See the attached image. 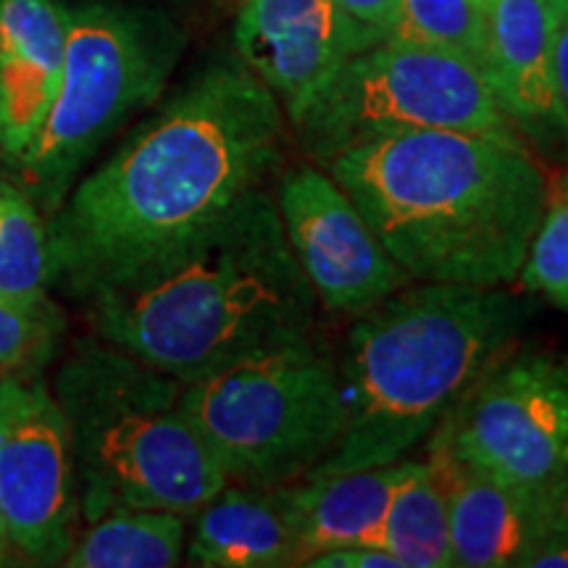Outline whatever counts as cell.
Returning a JSON list of instances; mask_svg holds the SVG:
<instances>
[{
    "label": "cell",
    "instance_id": "4316f807",
    "mask_svg": "<svg viewBox=\"0 0 568 568\" xmlns=\"http://www.w3.org/2000/svg\"><path fill=\"white\" fill-rule=\"evenodd\" d=\"M556 77H558L560 101H564L566 113H568V19L560 21L556 32Z\"/></svg>",
    "mask_w": 568,
    "mask_h": 568
},
{
    "label": "cell",
    "instance_id": "484cf974",
    "mask_svg": "<svg viewBox=\"0 0 568 568\" xmlns=\"http://www.w3.org/2000/svg\"><path fill=\"white\" fill-rule=\"evenodd\" d=\"M339 9L351 13L358 21H364L368 27H376V30L387 32L393 27L397 0H335Z\"/></svg>",
    "mask_w": 568,
    "mask_h": 568
},
{
    "label": "cell",
    "instance_id": "44dd1931",
    "mask_svg": "<svg viewBox=\"0 0 568 568\" xmlns=\"http://www.w3.org/2000/svg\"><path fill=\"white\" fill-rule=\"evenodd\" d=\"M387 38L439 48L485 69V0H397Z\"/></svg>",
    "mask_w": 568,
    "mask_h": 568
},
{
    "label": "cell",
    "instance_id": "ffe728a7",
    "mask_svg": "<svg viewBox=\"0 0 568 568\" xmlns=\"http://www.w3.org/2000/svg\"><path fill=\"white\" fill-rule=\"evenodd\" d=\"M51 287L48 234L40 209L9 182L0 209V301L40 303Z\"/></svg>",
    "mask_w": 568,
    "mask_h": 568
},
{
    "label": "cell",
    "instance_id": "30bf717a",
    "mask_svg": "<svg viewBox=\"0 0 568 568\" xmlns=\"http://www.w3.org/2000/svg\"><path fill=\"white\" fill-rule=\"evenodd\" d=\"M0 506L11 545L59 566L80 535L67 418L40 374L0 376Z\"/></svg>",
    "mask_w": 568,
    "mask_h": 568
},
{
    "label": "cell",
    "instance_id": "d6a6232c",
    "mask_svg": "<svg viewBox=\"0 0 568 568\" xmlns=\"http://www.w3.org/2000/svg\"><path fill=\"white\" fill-rule=\"evenodd\" d=\"M485 3H487V0H485Z\"/></svg>",
    "mask_w": 568,
    "mask_h": 568
},
{
    "label": "cell",
    "instance_id": "f1b7e54d",
    "mask_svg": "<svg viewBox=\"0 0 568 568\" xmlns=\"http://www.w3.org/2000/svg\"><path fill=\"white\" fill-rule=\"evenodd\" d=\"M545 3L550 6V11L556 13L558 17V21H564V19H568V0H545Z\"/></svg>",
    "mask_w": 568,
    "mask_h": 568
},
{
    "label": "cell",
    "instance_id": "8992f818",
    "mask_svg": "<svg viewBox=\"0 0 568 568\" xmlns=\"http://www.w3.org/2000/svg\"><path fill=\"white\" fill-rule=\"evenodd\" d=\"M182 48V30L161 11L103 0L67 9L59 92L11 166L42 213L53 216L105 142L159 101Z\"/></svg>",
    "mask_w": 568,
    "mask_h": 568
},
{
    "label": "cell",
    "instance_id": "8fae6325",
    "mask_svg": "<svg viewBox=\"0 0 568 568\" xmlns=\"http://www.w3.org/2000/svg\"><path fill=\"white\" fill-rule=\"evenodd\" d=\"M274 197L295 261L324 311L355 318L414 282L326 169H282Z\"/></svg>",
    "mask_w": 568,
    "mask_h": 568
},
{
    "label": "cell",
    "instance_id": "d4e9b609",
    "mask_svg": "<svg viewBox=\"0 0 568 568\" xmlns=\"http://www.w3.org/2000/svg\"><path fill=\"white\" fill-rule=\"evenodd\" d=\"M303 568H403L393 552L382 545H339V548L316 552Z\"/></svg>",
    "mask_w": 568,
    "mask_h": 568
},
{
    "label": "cell",
    "instance_id": "cb8c5ba5",
    "mask_svg": "<svg viewBox=\"0 0 568 568\" xmlns=\"http://www.w3.org/2000/svg\"><path fill=\"white\" fill-rule=\"evenodd\" d=\"M516 568H568V503L548 527L539 531Z\"/></svg>",
    "mask_w": 568,
    "mask_h": 568
},
{
    "label": "cell",
    "instance_id": "9c48e42d",
    "mask_svg": "<svg viewBox=\"0 0 568 568\" xmlns=\"http://www.w3.org/2000/svg\"><path fill=\"white\" fill-rule=\"evenodd\" d=\"M429 439L510 485L568 481V368L542 353H506Z\"/></svg>",
    "mask_w": 568,
    "mask_h": 568
},
{
    "label": "cell",
    "instance_id": "6da1fadb",
    "mask_svg": "<svg viewBox=\"0 0 568 568\" xmlns=\"http://www.w3.org/2000/svg\"><path fill=\"white\" fill-rule=\"evenodd\" d=\"M290 124L240 55L205 63L48 216L51 287L88 301L280 176Z\"/></svg>",
    "mask_w": 568,
    "mask_h": 568
},
{
    "label": "cell",
    "instance_id": "2e32d148",
    "mask_svg": "<svg viewBox=\"0 0 568 568\" xmlns=\"http://www.w3.org/2000/svg\"><path fill=\"white\" fill-rule=\"evenodd\" d=\"M414 460L410 456L387 466L303 477L276 487L303 564L339 545H376L395 489L410 474Z\"/></svg>",
    "mask_w": 568,
    "mask_h": 568
},
{
    "label": "cell",
    "instance_id": "277c9868",
    "mask_svg": "<svg viewBox=\"0 0 568 568\" xmlns=\"http://www.w3.org/2000/svg\"><path fill=\"white\" fill-rule=\"evenodd\" d=\"M531 316L503 287L410 282L353 318L337 355L345 429L308 477L387 466L429 443Z\"/></svg>",
    "mask_w": 568,
    "mask_h": 568
},
{
    "label": "cell",
    "instance_id": "603a6c76",
    "mask_svg": "<svg viewBox=\"0 0 568 568\" xmlns=\"http://www.w3.org/2000/svg\"><path fill=\"white\" fill-rule=\"evenodd\" d=\"M518 282L529 293L542 295L558 308L568 311V201L560 197L548 203L535 237H531L527 258H524Z\"/></svg>",
    "mask_w": 568,
    "mask_h": 568
},
{
    "label": "cell",
    "instance_id": "4dcf8cb0",
    "mask_svg": "<svg viewBox=\"0 0 568 568\" xmlns=\"http://www.w3.org/2000/svg\"><path fill=\"white\" fill-rule=\"evenodd\" d=\"M3 374H6V372H3V368H0V376H3Z\"/></svg>",
    "mask_w": 568,
    "mask_h": 568
},
{
    "label": "cell",
    "instance_id": "e0dca14e",
    "mask_svg": "<svg viewBox=\"0 0 568 568\" xmlns=\"http://www.w3.org/2000/svg\"><path fill=\"white\" fill-rule=\"evenodd\" d=\"M184 558L203 568L301 566V548L276 487L226 481L193 514Z\"/></svg>",
    "mask_w": 568,
    "mask_h": 568
},
{
    "label": "cell",
    "instance_id": "52a82bcc",
    "mask_svg": "<svg viewBox=\"0 0 568 568\" xmlns=\"http://www.w3.org/2000/svg\"><path fill=\"white\" fill-rule=\"evenodd\" d=\"M182 410L230 481L280 487L308 477L345 429L339 364L322 335L184 382Z\"/></svg>",
    "mask_w": 568,
    "mask_h": 568
},
{
    "label": "cell",
    "instance_id": "d6986e66",
    "mask_svg": "<svg viewBox=\"0 0 568 568\" xmlns=\"http://www.w3.org/2000/svg\"><path fill=\"white\" fill-rule=\"evenodd\" d=\"M187 550V516L132 508L88 521L67 552V568H172Z\"/></svg>",
    "mask_w": 568,
    "mask_h": 568
},
{
    "label": "cell",
    "instance_id": "ac0fdd59",
    "mask_svg": "<svg viewBox=\"0 0 568 568\" xmlns=\"http://www.w3.org/2000/svg\"><path fill=\"white\" fill-rule=\"evenodd\" d=\"M376 545L403 568H456L450 539V489L443 460L426 450L395 489Z\"/></svg>",
    "mask_w": 568,
    "mask_h": 568
},
{
    "label": "cell",
    "instance_id": "7a4b0ae2",
    "mask_svg": "<svg viewBox=\"0 0 568 568\" xmlns=\"http://www.w3.org/2000/svg\"><path fill=\"white\" fill-rule=\"evenodd\" d=\"M82 305L98 337L180 382L314 335L322 308L266 184Z\"/></svg>",
    "mask_w": 568,
    "mask_h": 568
},
{
    "label": "cell",
    "instance_id": "7402d4cb",
    "mask_svg": "<svg viewBox=\"0 0 568 568\" xmlns=\"http://www.w3.org/2000/svg\"><path fill=\"white\" fill-rule=\"evenodd\" d=\"M63 332V316L48 301H0V368L6 374H38L53 358Z\"/></svg>",
    "mask_w": 568,
    "mask_h": 568
},
{
    "label": "cell",
    "instance_id": "f546056e",
    "mask_svg": "<svg viewBox=\"0 0 568 568\" xmlns=\"http://www.w3.org/2000/svg\"><path fill=\"white\" fill-rule=\"evenodd\" d=\"M566 201H568V182H566Z\"/></svg>",
    "mask_w": 568,
    "mask_h": 568
},
{
    "label": "cell",
    "instance_id": "9a60e30c",
    "mask_svg": "<svg viewBox=\"0 0 568 568\" xmlns=\"http://www.w3.org/2000/svg\"><path fill=\"white\" fill-rule=\"evenodd\" d=\"M67 59V6L0 0V161L13 166L45 122Z\"/></svg>",
    "mask_w": 568,
    "mask_h": 568
},
{
    "label": "cell",
    "instance_id": "5bb4252c",
    "mask_svg": "<svg viewBox=\"0 0 568 568\" xmlns=\"http://www.w3.org/2000/svg\"><path fill=\"white\" fill-rule=\"evenodd\" d=\"M424 450L443 460L450 489V539L456 568H516L529 545L568 503V481L510 485L471 468L439 443Z\"/></svg>",
    "mask_w": 568,
    "mask_h": 568
},
{
    "label": "cell",
    "instance_id": "1f68e13d",
    "mask_svg": "<svg viewBox=\"0 0 568 568\" xmlns=\"http://www.w3.org/2000/svg\"><path fill=\"white\" fill-rule=\"evenodd\" d=\"M564 366H566V368H568V358H566V364H564Z\"/></svg>",
    "mask_w": 568,
    "mask_h": 568
},
{
    "label": "cell",
    "instance_id": "5b68a950",
    "mask_svg": "<svg viewBox=\"0 0 568 568\" xmlns=\"http://www.w3.org/2000/svg\"><path fill=\"white\" fill-rule=\"evenodd\" d=\"M182 387L101 337L69 355L53 395L84 521L132 508L190 518L230 481L182 410Z\"/></svg>",
    "mask_w": 568,
    "mask_h": 568
},
{
    "label": "cell",
    "instance_id": "ba28073f",
    "mask_svg": "<svg viewBox=\"0 0 568 568\" xmlns=\"http://www.w3.org/2000/svg\"><path fill=\"white\" fill-rule=\"evenodd\" d=\"M284 113L290 138L322 166L355 145L418 130L521 140L477 63L395 38L347 59Z\"/></svg>",
    "mask_w": 568,
    "mask_h": 568
},
{
    "label": "cell",
    "instance_id": "4fadbf2b",
    "mask_svg": "<svg viewBox=\"0 0 568 568\" xmlns=\"http://www.w3.org/2000/svg\"><path fill=\"white\" fill-rule=\"evenodd\" d=\"M558 17L545 0H487L485 77L529 151L568 161V113L556 77Z\"/></svg>",
    "mask_w": 568,
    "mask_h": 568
},
{
    "label": "cell",
    "instance_id": "7c38bea8",
    "mask_svg": "<svg viewBox=\"0 0 568 568\" xmlns=\"http://www.w3.org/2000/svg\"><path fill=\"white\" fill-rule=\"evenodd\" d=\"M385 38L335 0H243L234 19V53L284 109Z\"/></svg>",
    "mask_w": 568,
    "mask_h": 568
},
{
    "label": "cell",
    "instance_id": "83f0119b",
    "mask_svg": "<svg viewBox=\"0 0 568 568\" xmlns=\"http://www.w3.org/2000/svg\"><path fill=\"white\" fill-rule=\"evenodd\" d=\"M11 539H9V529H6V518H3V506H0V566L9 564L11 558Z\"/></svg>",
    "mask_w": 568,
    "mask_h": 568
},
{
    "label": "cell",
    "instance_id": "3957f363",
    "mask_svg": "<svg viewBox=\"0 0 568 568\" xmlns=\"http://www.w3.org/2000/svg\"><path fill=\"white\" fill-rule=\"evenodd\" d=\"M322 169L414 282H516L550 203L527 142L479 132L389 134Z\"/></svg>",
    "mask_w": 568,
    "mask_h": 568
}]
</instances>
